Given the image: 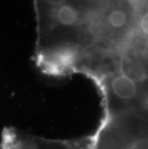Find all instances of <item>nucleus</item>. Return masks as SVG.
Here are the masks:
<instances>
[{"mask_svg": "<svg viewBox=\"0 0 148 149\" xmlns=\"http://www.w3.org/2000/svg\"><path fill=\"white\" fill-rule=\"evenodd\" d=\"M0 149H78L65 142L46 141L32 137L14 127H5L1 134Z\"/></svg>", "mask_w": 148, "mask_h": 149, "instance_id": "obj_3", "label": "nucleus"}, {"mask_svg": "<svg viewBox=\"0 0 148 149\" xmlns=\"http://www.w3.org/2000/svg\"><path fill=\"white\" fill-rule=\"evenodd\" d=\"M96 149H148V116L137 112L115 116Z\"/></svg>", "mask_w": 148, "mask_h": 149, "instance_id": "obj_1", "label": "nucleus"}, {"mask_svg": "<svg viewBox=\"0 0 148 149\" xmlns=\"http://www.w3.org/2000/svg\"><path fill=\"white\" fill-rule=\"evenodd\" d=\"M110 101L115 107V116L136 112L138 103H142L141 82L121 69L110 71L104 76Z\"/></svg>", "mask_w": 148, "mask_h": 149, "instance_id": "obj_2", "label": "nucleus"}]
</instances>
